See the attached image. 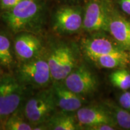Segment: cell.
I'll return each mask as SVG.
<instances>
[{
	"label": "cell",
	"instance_id": "cell-1",
	"mask_svg": "<svg viewBox=\"0 0 130 130\" xmlns=\"http://www.w3.org/2000/svg\"><path fill=\"white\" fill-rule=\"evenodd\" d=\"M43 7L38 0H22L12 9L6 10L2 18L14 32L35 28L42 18Z\"/></svg>",
	"mask_w": 130,
	"mask_h": 130
},
{
	"label": "cell",
	"instance_id": "cell-2",
	"mask_svg": "<svg viewBox=\"0 0 130 130\" xmlns=\"http://www.w3.org/2000/svg\"><path fill=\"white\" fill-rule=\"evenodd\" d=\"M16 78L25 86L35 88L46 87L53 79L48 57L41 53L32 59L23 61L16 70Z\"/></svg>",
	"mask_w": 130,
	"mask_h": 130
},
{
	"label": "cell",
	"instance_id": "cell-3",
	"mask_svg": "<svg viewBox=\"0 0 130 130\" xmlns=\"http://www.w3.org/2000/svg\"><path fill=\"white\" fill-rule=\"evenodd\" d=\"M25 89L15 77L8 75L0 77V122L3 128L7 119L19 108Z\"/></svg>",
	"mask_w": 130,
	"mask_h": 130
},
{
	"label": "cell",
	"instance_id": "cell-4",
	"mask_svg": "<svg viewBox=\"0 0 130 130\" xmlns=\"http://www.w3.org/2000/svg\"><path fill=\"white\" fill-rule=\"evenodd\" d=\"M56 107V100L51 87L40 91L29 99L24 106V113L34 128L46 122Z\"/></svg>",
	"mask_w": 130,
	"mask_h": 130
},
{
	"label": "cell",
	"instance_id": "cell-5",
	"mask_svg": "<svg viewBox=\"0 0 130 130\" xmlns=\"http://www.w3.org/2000/svg\"><path fill=\"white\" fill-rule=\"evenodd\" d=\"M48 62L52 79L62 81L76 68V58L74 50L64 43L57 45L48 54Z\"/></svg>",
	"mask_w": 130,
	"mask_h": 130
},
{
	"label": "cell",
	"instance_id": "cell-6",
	"mask_svg": "<svg viewBox=\"0 0 130 130\" xmlns=\"http://www.w3.org/2000/svg\"><path fill=\"white\" fill-rule=\"evenodd\" d=\"M63 81L68 89L80 96L93 93L98 86L95 75L84 65L76 67Z\"/></svg>",
	"mask_w": 130,
	"mask_h": 130
},
{
	"label": "cell",
	"instance_id": "cell-7",
	"mask_svg": "<svg viewBox=\"0 0 130 130\" xmlns=\"http://www.w3.org/2000/svg\"><path fill=\"white\" fill-rule=\"evenodd\" d=\"M109 16L103 0H90L86 7L83 27L89 32L108 30Z\"/></svg>",
	"mask_w": 130,
	"mask_h": 130
},
{
	"label": "cell",
	"instance_id": "cell-8",
	"mask_svg": "<svg viewBox=\"0 0 130 130\" xmlns=\"http://www.w3.org/2000/svg\"><path fill=\"white\" fill-rule=\"evenodd\" d=\"M83 19L78 9L70 6L60 8L54 17V29L60 34H71L83 27Z\"/></svg>",
	"mask_w": 130,
	"mask_h": 130
},
{
	"label": "cell",
	"instance_id": "cell-9",
	"mask_svg": "<svg viewBox=\"0 0 130 130\" xmlns=\"http://www.w3.org/2000/svg\"><path fill=\"white\" fill-rule=\"evenodd\" d=\"M78 123L86 128L102 124L115 126V122L109 111L104 108L97 106L81 107L77 111L76 115Z\"/></svg>",
	"mask_w": 130,
	"mask_h": 130
},
{
	"label": "cell",
	"instance_id": "cell-10",
	"mask_svg": "<svg viewBox=\"0 0 130 130\" xmlns=\"http://www.w3.org/2000/svg\"><path fill=\"white\" fill-rule=\"evenodd\" d=\"M57 107L67 112L77 111L82 107L81 96L77 95L69 89L63 81H54L51 87Z\"/></svg>",
	"mask_w": 130,
	"mask_h": 130
},
{
	"label": "cell",
	"instance_id": "cell-11",
	"mask_svg": "<svg viewBox=\"0 0 130 130\" xmlns=\"http://www.w3.org/2000/svg\"><path fill=\"white\" fill-rule=\"evenodd\" d=\"M42 48L40 40L32 34L21 33L14 40V53L22 62L38 56L42 52Z\"/></svg>",
	"mask_w": 130,
	"mask_h": 130
},
{
	"label": "cell",
	"instance_id": "cell-12",
	"mask_svg": "<svg viewBox=\"0 0 130 130\" xmlns=\"http://www.w3.org/2000/svg\"><path fill=\"white\" fill-rule=\"evenodd\" d=\"M82 47L85 54L91 60L99 56L124 50L116 42L102 36H96L84 40Z\"/></svg>",
	"mask_w": 130,
	"mask_h": 130
},
{
	"label": "cell",
	"instance_id": "cell-13",
	"mask_svg": "<svg viewBox=\"0 0 130 130\" xmlns=\"http://www.w3.org/2000/svg\"><path fill=\"white\" fill-rule=\"evenodd\" d=\"M108 31L118 44L125 51H130V22L118 14L109 16Z\"/></svg>",
	"mask_w": 130,
	"mask_h": 130
},
{
	"label": "cell",
	"instance_id": "cell-14",
	"mask_svg": "<svg viewBox=\"0 0 130 130\" xmlns=\"http://www.w3.org/2000/svg\"><path fill=\"white\" fill-rule=\"evenodd\" d=\"M101 68L113 69L122 68L130 63V54L125 50L103 55L92 60Z\"/></svg>",
	"mask_w": 130,
	"mask_h": 130
},
{
	"label": "cell",
	"instance_id": "cell-15",
	"mask_svg": "<svg viewBox=\"0 0 130 130\" xmlns=\"http://www.w3.org/2000/svg\"><path fill=\"white\" fill-rule=\"evenodd\" d=\"M72 112L61 110L59 113H54L46 121L48 129L75 130L77 129V123Z\"/></svg>",
	"mask_w": 130,
	"mask_h": 130
},
{
	"label": "cell",
	"instance_id": "cell-16",
	"mask_svg": "<svg viewBox=\"0 0 130 130\" xmlns=\"http://www.w3.org/2000/svg\"><path fill=\"white\" fill-rule=\"evenodd\" d=\"M4 129L7 130H31L33 126L28 121L25 115L16 111L12 114L4 125Z\"/></svg>",
	"mask_w": 130,
	"mask_h": 130
},
{
	"label": "cell",
	"instance_id": "cell-17",
	"mask_svg": "<svg viewBox=\"0 0 130 130\" xmlns=\"http://www.w3.org/2000/svg\"><path fill=\"white\" fill-rule=\"evenodd\" d=\"M13 61V57L9 38L4 32H0V64L9 68Z\"/></svg>",
	"mask_w": 130,
	"mask_h": 130
},
{
	"label": "cell",
	"instance_id": "cell-18",
	"mask_svg": "<svg viewBox=\"0 0 130 130\" xmlns=\"http://www.w3.org/2000/svg\"><path fill=\"white\" fill-rule=\"evenodd\" d=\"M110 80L115 87L127 90L130 88V72L125 69H120L110 74Z\"/></svg>",
	"mask_w": 130,
	"mask_h": 130
},
{
	"label": "cell",
	"instance_id": "cell-19",
	"mask_svg": "<svg viewBox=\"0 0 130 130\" xmlns=\"http://www.w3.org/2000/svg\"><path fill=\"white\" fill-rule=\"evenodd\" d=\"M113 116L115 117L117 123L122 128L125 129L130 128V112L122 109L117 106L112 107Z\"/></svg>",
	"mask_w": 130,
	"mask_h": 130
},
{
	"label": "cell",
	"instance_id": "cell-20",
	"mask_svg": "<svg viewBox=\"0 0 130 130\" xmlns=\"http://www.w3.org/2000/svg\"><path fill=\"white\" fill-rule=\"evenodd\" d=\"M22 0H0V8L6 11L15 7Z\"/></svg>",
	"mask_w": 130,
	"mask_h": 130
},
{
	"label": "cell",
	"instance_id": "cell-21",
	"mask_svg": "<svg viewBox=\"0 0 130 130\" xmlns=\"http://www.w3.org/2000/svg\"><path fill=\"white\" fill-rule=\"evenodd\" d=\"M119 101L120 105L123 108L130 110V92H126L122 94Z\"/></svg>",
	"mask_w": 130,
	"mask_h": 130
},
{
	"label": "cell",
	"instance_id": "cell-22",
	"mask_svg": "<svg viewBox=\"0 0 130 130\" xmlns=\"http://www.w3.org/2000/svg\"><path fill=\"white\" fill-rule=\"evenodd\" d=\"M115 129L114 126L108 124H102V125H98L92 126L88 128L87 129H91V130H112Z\"/></svg>",
	"mask_w": 130,
	"mask_h": 130
},
{
	"label": "cell",
	"instance_id": "cell-23",
	"mask_svg": "<svg viewBox=\"0 0 130 130\" xmlns=\"http://www.w3.org/2000/svg\"><path fill=\"white\" fill-rule=\"evenodd\" d=\"M120 4L123 12L130 14V0H120Z\"/></svg>",
	"mask_w": 130,
	"mask_h": 130
},
{
	"label": "cell",
	"instance_id": "cell-24",
	"mask_svg": "<svg viewBox=\"0 0 130 130\" xmlns=\"http://www.w3.org/2000/svg\"><path fill=\"white\" fill-rule=\"evenodd\" d=\"M2 127H3V125H2V124H1V122H0V128H2Z\"/></svg>",
	"mask_w": 130,
	"mask_h": 130
},
{
	"label": "cell",
	"instance_id": "cell-25",
	"mask_svg": "<svg viewBox=\"0 0 130 130\" xmlns=\"http://www.w3.org/2000/svg\"><path fill=\"white\" fill-rule=\"evenodd\" d=\"M1 71H0V77H1Z\"/></svg>",
	"mask_w": 130,
	"mask_h": 130
}]
</instances>
